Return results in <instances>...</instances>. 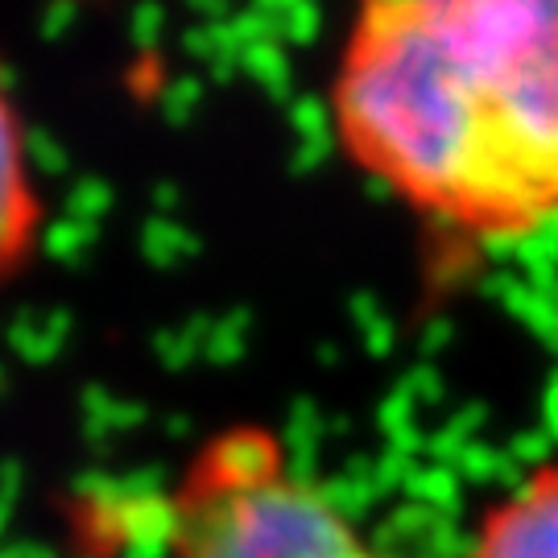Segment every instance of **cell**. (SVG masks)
I'll return each mask as SVG.
<instances>
[{
    "mask_svg": "<svg viewBox=\"0 0 558 558\" xmlns=\"http://www.w3.org/2000/svg\"><path fill=\"white\" fill-rule=\"evenodd\" d=\"M352 170L430 232L558 228V0H352L327 83Z\"/></svg>",
    "mask_w": 558,
    "mask_h": 558,
    "instance_id": "cell-1",
    "label": "cell"
},
{
    "mask_svg": "<svg viewBox=\"0 0 558 558\" xmlns=\"http://www.w3.org/2000/svg\"><path fill=\"white\" fill-rule=\"evenodd\" d=\"M463 558H558V459H542L480 513Z\"/></svg>",
    "mask_w": 558,
    "mask_h": 558,
    "instance_id": "cell-4",
    "label": "cell"
},
{
    "mask_svg": "<svg viewBox=\"0 0 558 558\" xmlns=\"http://www.w3.org/2000/svg\"><path fill=\"white\" fill-rule=\"evenodd\" d=\"M170 558H385L265 426L203 439L166 493Z\"/></svg>",
    "mask_w": 558,
    "mask_h": 558,
    "instance_id": "cell-2",
    "label": "cell"
},
{
    "mask_svg": "<svg viewBox=\"0 0 558 558\" xmlns=\"http://www.w3.org/2000/svg\"><path fill=\"white\" fill-rule=\"evenodd\" d=\"M46 240V191L29 129L0 71V286L21 278Z\"/></svg>",
    "mask_w": 558,
    "mask_h": 558,
    "instance_id": "cell-3",
    "label": "cell"
}]
</instances>
